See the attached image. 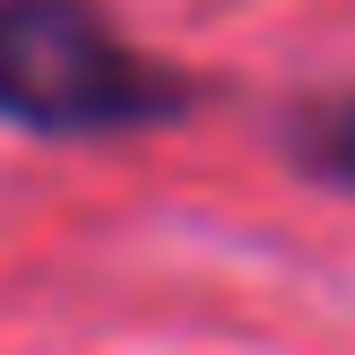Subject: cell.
Masks as SVG:
<instances>
[{"instance_id":"2","label":"cell","mask_w":355,"mask_h":355,"mask_svg":"<svg viewBox=\"0 0 355 355\" xmlns=\"http://www.w3.org/2000/svg\"><path fill=\"white\" fill-rule=\"evenodd\" d=\"M277 148H286V165L304 173L312 191H338V200H355V87L295 104L286 130H277Z\"/></svg>"},{"instance_id":"1","label":"cell","mask_w":355,"mask_h":355,"mask_svg":"<svg viewBox=\"0 0 355 355\" xmlns=\"http://www.w3.org/2000/svg\"><path fill=\"white\" fill-rule=\"evenodd\" d=\"M200 113V78L156 61L104 0H0V121L35 139H139Z\"/></svg>"}]
</instances>
